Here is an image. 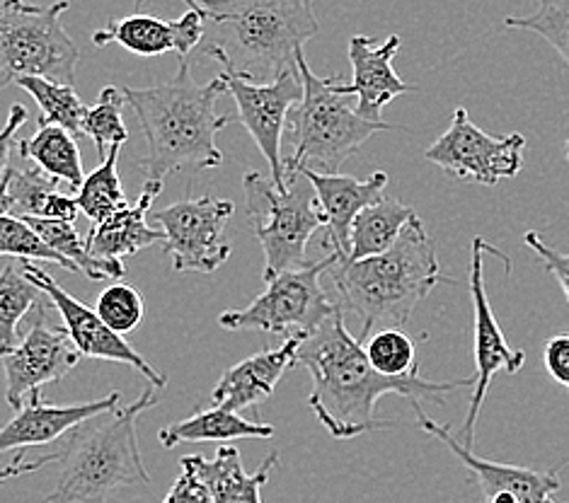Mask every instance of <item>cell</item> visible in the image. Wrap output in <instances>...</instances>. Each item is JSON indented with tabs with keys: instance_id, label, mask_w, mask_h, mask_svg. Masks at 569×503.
<instances>
[{
	"instance_id": "3",
	"label": "cell",
	"mask_w": 569,
	"mask_h": 503,
	"mask_svg": "<svg viewBox=\"0 0 569 503\" xmlns=\"http://www.w3.org/2000/svg\"><path fill=\"white\" fill-rule=\"evenodd\" d=\"M204 18L201 57L252 83H272L296 71L320 24L313 0H192Z\"/></svg>"
},
{
	"instance_id": "26",
	"label": "cell",
	"mask_w": 569,
	"mask_h": 503,
	"mask_svg": "<svg viewBox=\"0 0 569 503\" xmlns=\"http://www.w3.org/2000/svg\"><path fill=\"white\" fill-rule=\"evenodd\" d=\"M20 153L51 180L63 182L73 194L86 180L76 135L63 127L39 124L32 139L20 143Z\"/></svg>"
},
{
	"instance_id": "27",
	"label": "cell",
	"mask_w": 569,
	"mask_h": 503,
	"mask_svg": "<svg viewBox=\"0 0 569 503\" xmlns=\"http://www.w3.org/2000/svg\"><path fill=\"white\" fill-rule=\"evenodd\" d=\"M30 225L37 238L53 252L66 256L80 274H86L92 281H107V279H124L127 266L121 260H98L92 256L86 248V240H80L78 230L71 221H53V219H34V215H27L22 219Z\"/></svg>"
},
{
	"instance_id": "36",
	"label": "cell",
	"mask_w": 569,
	"mask_h": 503,
	"mask_svg": "<svg viewBox=\"0 0 569 503\" xmlns=\"http://www.w3.org/2000/svg\"><path fill=\"white\" fill-rule=\"evenodd\" d=\"M94 312L102 318L107 328L124 336L137 330L143 322V315H146L143 295L129 283H114L100 293Z\"/></svg>"
},
{
	"instance_id": "34",
	"label": "cell",
	"mask_w": 569,
	"mask_h": 503,
	"mask_svg": "<svg viewBox=\"0 0 569 503\" xmlns=\"http://www.w3.org/2000/svg\"><path fill=\"white\" fill-rule=\"evenodd\" d=\"M0 256H18V260H37V262H51L59 264L71 274H78V269L61 256L59 252H53L49 244L37 238L34 230L27 225L22 219H16V215H0Z\"/></svg>"
},
{
	"instance_id": "30",
	"label": "cell",
	"mask_w": 569,
	"mask_h": 503,
	"mask_svg": "<svg viewBox=\"0 0 569 503\" xmlns=\"http://www.w3.org/2000/svg\"><path fill=\"white\" fill-rule=\"evenodd\" d=\"M47 298L44 291L22 274L20 262L0 271V356L18 344V324Z\"/></svg>"
},
{
	"instance_id": "1",
	"label": "cell",
	"mask_w": 569,
	"mask_h": 503,
	"mask_svg": "<svg viewBox=\"0 0 569 503\" xmlns=\"http://www.w3.org/2000/svg\"><path fill=\"white\" fill-rule=\"evenodd\" d=\"M296 365L313 378L308 406L337 441L392 426V421L376 419V402L383 394H400L410 402L429 400L446 406L443 392L476 388V378L433 383L419 375L417 369L405 375L378 373L366 356L363 344L349 334L342 308L303 339L296 351Z\"/></svg>"
},
{
	"instance_id": "31",
	"label": "cell",
	"mask_w": 569,
	"mask_h": 503,
	"mask_svg": "<svg viewBox=\"0 0 569 503\" xmlns=\"http://www.w3.org/2000/svg\"><path fill=\"white\" fill-rule=\"evenodd\" d=\"M119 153H121V145H112L100 165L90 174H86L83 184H80V189L76 192L78 209L83 211L92 223L110 219L112 213L129 207V199L124 194V187H121L119 170H117Z\"/></svg>"
},
{
	"instance_id": "16",
	"label": "cell",
	"mask_w": 569,
	"mask_h": 503,
	"mask_svg": "<svg viewBox=\"0 0 569 503\" xmlns=\"http://www.w3.org/2000/svg\"><path fill=\"white\" fill-rule=\"evenodd\" d=\"M419 429L429 436L439 439L449 451L463 462V467L478 480L482 494L490 496L495 492H511L521 503H558L552 496L560 492V474L558 470H531L521 465H509V462H492L472 453L451 431L439 421L425 414L422 402H412Z\"/></svg>"
},
{
	"instance_id": "11",
	"label": "cell",
	"mask_w": 569,
	"mask_h": 503,
	"mask_svg": "<svg viewBox=\"0 0 569 503\" xmlns=\"http://www.w3.org/2000/svg\"><path fill=\"white\" fill-rule=\"evenodd\" d=\"M226 80V92L233 94L238 104V114L233 121L246 127L260 148L269 172H272V184L277 192H287V158L281 155V141L287 133V121L293 107L303 98V80L301 73L289 71L272 83H252L238 73L221 71Z\"/></svg>"
},
{
	"instance_id": "32",
	"label": "cell",
	"mask_w": 569,
	"mask_h": 503,
	"mask_svg": "<svg viewBox=\"0 0 569 503\" xmlns=\"http://www.w3.org/2000/svg\"><path fill=\"white\" fill-rule=\"evenodd\" d=\"M127 104L124 92L114 85H107L100 92V100L94 107H88L83 121V135H90L98 155H107L112 145H124L129 139V129L121 119V107Z\"/></svg>"
},
{
	"instance_id": "8",
	"label": "cell",
	"mask_w": 569,
	"mask_h": 503,
	"mask_svg": "<svg viewBox=\"0 0 569 503\" xmlns=\"http://www.w3.org/2000/svg\"><path fill=\"white\" fill-rule=\"evenodd\" d=\"M69 8L71 0L51 6H30L24 0L0 3V88L24 76L61 85L76 83L80 49L61 20Z\"/></svg>"
},
{
	"instance_id": "18",
	"label": "cell",
	"mask_w": 569,
	"mask_h": 503,
	"mask_svg": "<svg viewBox=\"0 0 569 503\" xmlns=\"http://www.w3.org/2000/svg\"><path fill=\"white\" fill-rule=\"evenodd\" d=\"M121 402V392H110L102 400L80 404H49L42 390L27 394V400L6 426H0V453L24 451L63 439L66 433L83 424L86 419L110 412Z\"/></svg>"
},
{
	"instance_id": "37",
	"label": "cell",
	"mask_w": 569,
	"mask_h": 503,
	"mask_svg": "<svg viewBox=\"0 0 569 503\" xmlns=\"http://www.w3.org/2000/svg\"><path fill=\"white\" fill-rule=\"evenodd\" d=\"M523 242L540 256V262H543V266L550 271V274L558 279L560 289H562L567 303H569V252L552 250L550 244L540 240L536 230H528V233L523 235Z\"/></svg>"
},
{
	"instance_id": "44",
	"label": "cell",
	"mask_w": 569,
	"mask_h": 503,
	"mask_svg": "<svg viewBox=\"0 0 569 503\" xmlns=\"http://www.w3.org/2000/svg\"><path fill=\"white\" fill-rule=\"evenodd\" d=\"M567 158H569V141H567Z\"/></svg>"
},
{
	"instance_id": "24",
	"label": "cell",
	"mask_w": 569,
	"mask_h": 503,
	"mask_svg": "<svg viewBox=\"0 0 569 503\" xmlns=\"http://www.w3.org/2000/svg\"><path fill=\"white\" fill-rule=\"evenodd\" d=\"M274 426L264 421H250L238 412L211 406L197 412L178 424H170L158 433L162 447H174L180 443H233L240 439H272Z\"/></svg>"
},
{
	"instance_id": "9",
	"label": "cell",
	"mask_w": 569,
	"mask_h": 503,
	"mask_svg": "<svg viewBox=\"0 0 569 503\" xmlns=\"http://www.w3.org/2000/svg\"><path fill=\"white\" fill-rule=\"evenodd\" d=\"M340 260L330 252L320 262H310L303 269L283 271L267 281V291L257 295L248 308L226 310L219 324L228 332H272L283 336H310L322 322H328L340 303H335L322 291V274Z\"/></svg>"
},
{
	"instance_id": "40",
	"label": "cell",
	"mask_w": 569,
	"mask_h": 503,
	"mask_svg": "<svg viewBox=\"0 0 569 503\" xmlns=\"http://www.w3.org/2000/svg\"><path fill=\"white\" fill-rule=\"evenodd\" d=\"M543 363L548 373L569 390V334L552 336L543 351Z\"/></svg>"
},
{
	"instance_id": "7",
	"label": "cell",
	"mask_w": 569,
	"mask_h": 503,
	"mask_svg": "<svg viewBox=\"0 0 569 503\" xmlns=\"http://www.w3.org/2000/svg\"><path fill=\"white\" fill-rule=\"evenodd\" d=\"M287 192H277L272 180L260 172H246L242 177L252 233L264 252V283L283 271L308 266V240L325 228L316 189L306 177L287 170Z\"/></svg>"
},
{
	"instance_id": "39",
	"label": "cell",
	"mask_w": 569,
	"mask_h": 503,
	"mask_svg": "<svg viewBox=\"0 0 569 503\" xmlns=\"http://www.w3.org/2000/svg\"><path fill=\"white\" fill-rule=\"evenodd\" d=\"M162 503H211V496L204 482L197 477V472L189 465H182V474L174 480Z\"/></svg>"
},
{
	"instance_id": "38",
	"label": "cell",
	"mask_w": 569,
	"mask_h": 503,
	"mask_svg": "<svg viewBox=\"0 0 569 503\" xmlns=\"http://www.w3.org/2000/svg\"><path fill=\"white\" fill-rule=\"evenodd\" d=\"M27 121H30V112L24 110V104L20 102L12 104L6 127L0 129V180H3L6 170L10 168L12 155L20 153V143H22L20 127H24Z\"/></svg>"
},
{
	"instance_id": "15",
	"label": "cell",
	"mask_w": 569,
	"mask_h": 503,
	"mask_svg": "<svg viewBox=\"0 0 569 503\" xmlns=\"http://www.w3.org/2000/svg\"><path fill=\"white\" fill-rule=\"evenodd\" d=\"M20 269L39 291H44L49 295L51 305L59 310V315L63 318V328L69 332L80 356L124 363L129 369L139 371L153 388L168 385V375H162L158 369H153V365L148 363L124 336L107 328L98 312L90 310L86 303L76 301L69 291H63V285L53 281L49 271H44L32 260H20Z\"/></svg>"
},
{
	"instance_id": "25",
	"label": "cell",
	"mask_w": 569,
	"mask_h": 503,
	"mask_svg": "<svg viewBox=\"0 0 569 503\" xmlns=\"http://www.w3.org/2000/svg\"><path fill=\"white\" fill-rule=\"evenodd\" d=\"M412 219H417V211L390 197L361 209L351 223L347 260H366L390 250Z\"/></svg>"
},
{
	"instance_id": "33",
	"label": "cell",
	"mask_w": 569,
	"mask_h": 503,
	"mask_svg": "<svg viewBox=\"0 0 569 503\" xmlns=\"http://www.w3.org/2000/svg\"><path fill=\"white\" fill-rule=\"evenodd\" d=\"M511 30L540 34L550 47L558 49L569 66V0H538V10L528 18H507Z\"/></svg>"
},
{
	"instance_id": "13",
	"label": "cell",
	"mask_w": 569,
	"mask_h": 503,
	"mask_svg": "<svg viewBox=\"0 0 569 503\" xmlns=\"http://www.w3.org/2000/svg\"><path fill=\"white\" fill-rule=\"evenodd\" d=\"M47 308H51L49 295L34 308L24 336L0 356V369L6 373V400L16 406V412L27 394L66 378L83 359L66 328L57 330L47 322Z\"/></svg>"
},
{
	"instance_id": "22",
	"label": "cell",
	"mask_w": 569,
	"mask_h": 503,
	"mask_svg": "<svg viewBox=\"0 0 569 503\" xmlns=\"http://www.w3.org/2000/svg\"><path fill=\"white\" fill-rule=\"evenodd\" d=\"M162 182L146 180L143 192L137 203L112 213L110 219L92 223L86 238V248L98 260H124L153 244H166V233L148 228L146 213H151L153 201L158 199Z\"/></svg>"
},
{
	"instance_id": "17",
	"label": "cell",
	"mask_w": 569,
	"mask_h": 503,
	"mask_svg": "<svg viewBox=\"0 0 569 503\" xmlns=\"http://www.w3.org/2000/svg\"><path fill=\"white\" fill-rule=\"evenodd\" d=\"M201 39H204V18L197 8H189L174 22L141 16V12L119 20L112 18L102 30L92 32L94 47L117 44L143 59H156L170 51H178L180 61L189 59V53L201 44Z\"/></svg>"
},
{
	"instance_id": "41",
	"label": "cell",
	"mask_w": 569,
	"mask_h": 503,
	"mask_svg": "<svg viewBox=\"0 0 569 503\" xmlns=\"http://www.w3.org/2000/svg\"><path fill=\"white\" fill-rule=\"evenodd\" d=\"M49 462H57V453L44 455V457H39V460H24L22 451H20L16 457H12L10 465L0 467V484H6L8 480L22 477V474H32L37 470H42L44 465H49Z\"/></svg>"
},
{
	"instance_id": "28",
	"label": "cell",
	"mask_w": 569,
	"mask_h": 503,
	"mask_svg": "<svg viewBox=\"0 0 569 503\" xmlns=\"http://www.w3.org/2000/svg\"><path fill=\"white\" fill-rule=\"evenodd\" d=\"M20 158L22 162H10L3 180H0V187H3L10 203V215H16V219H27V215L44 219L49 201L53 194L61 192V182L51 180L49 174L32 165L22 153Z\"/></svg>"
},
{
	"instance_id": "35",
	"label": "cell",
	"mask_w": 569,
	"mask_h": 503,
	"mask_svg": "<svg viewBox=\"0 0 569 503\" xmlns=\"http://www.w3.org/2000/svg\"><path fill=\"white\" fill-rule=\"evenodd\" d=\"M371 365L383 375H405L417 369L415 342L400 328H383L363 344Z\"/></svg>"
},
{
	"instance_id": "23",
	"label": "cell",
	"mask_w": 569,
	"mask_h": 503,
	"mask_svg": "<svg viewBox=\"0 0 569 503\" xmlns=\"http://www.w3.org/2000/svg\"><path fill=\"white\" fill-rule=\"evenodd\" d=\"M279 453L272 451L257 472H246L236 445H221L213 457L184 455L180 465H189L209 489L211 503H262V486L272 477Z\"/></svg>"
},
{
	"instance_id": "2",
	"label": "cell",
	"mask_w": 569,
	"mask_h": 503,
	"mask_svg": "<svg viewBox=\"0 0 569 503\" xmlns=\"http://www.w3.org/2000/svg\"><path fill=\"white\" fill-rule=\"evenodd\" d=\"M127 104L137 112L146 135V158L137 165L148 180L162 182L172 172L213 170L223 162L216 135L233 124L230 114H216L226 92L221 73L199 85L189 73V59L180 61L178 76L148 88H121Z\"/></svg>"
},
{
	"instance_id": "19",
	"label": "cell",
	"mask_w": 569,
	"mask_h": 503,
	"mask_svg": "<svg viewBox=\"0 0 569 503\" xmlns=\"http://www.w3.org/2000/svg\"><path fill=\"white\" fill-rule=\"evenodd\" d=\"M293 172H301L310 187L316 189L318 207L325 213V230H328L322 248L335 252L340 260H347L351 223H355L361 209L386 197L383 192L388 187V174L373 172L369 180H357V177L322 174L308 168H296Z\"/></svg>"
},
{
	"instance_id": "5",
	"label": "cell",
	"mask_w": 569,
	"mask_h": 503,
	"mask_svg": "<svg viewBox=\"0 0 569 503\" xmlns=\"http://www.w3.org/2000/svg\"><path fill=\"white\" fill-rule=\"evenodd\" d=\"M156 388L137 402L94 414L63 436L59 477L47 503H110L119 486H151L137 441V421L156 406Z\"/></svg>"
},
{
	"instance_id": "29",
	"label": "cell",
	"mask_w": 569,
	"mask_h": 503,
	"mask_svg": "<svg viewBox=\"0 0 569 503\" xmlns=\"http://www.w3.org/2000/svg\"><path fill=\"white\" fill-rule=\"evenodd\" d=\"M16 85H20L39 104V110H42L39 124L63 127L73 135H83V121L88 114V107L83 104V100H80V94L76 92L73 85L53 83V80L39 78V76L18 78Z\"/></svg>"
},
{
	"instance_id": "21",
	"label": "cell",
	"mask_w": 569,
	"mask_h": 503,
	"mask_svg": "<svg viewBox=\"0 0 569 503\" xmlns=\"http://www.w3.org/2000/svg\"><path fill=\"white\" fill-rule=\"evenodd\" d=\"M303 336H289L277 349H264L254 356L240 361L221 375L211 392V402L230 412H242L260 406L274 394L281 375L296 365V351Z\"/></svg>"
},
{
	"instance_id": "6",
	"label": "cell",
	"mask_w": 569,
	"mask_h": 503,
	"mask_svg": "<svg viewBox=\"0 0 569 503\" xmlns=\"http://www.w3.org/2000/svg\"><path fill=\"white\" fill-rule=\"evenodd\" d=\"M298 73L303 80V98L287 121L293 139V155L287 170L308 168L322 174H340V168L378 131H390L386 121H369L351 107L349 94L340 90V76L318 78L298 53Z\"/></svg>"
},
{
	"instance_id": "10",
	"label": "cell",
	"mask_w": 569,
	"mask_h": 503,
	"mask_svg": "<svg viewBox=\"0 0 569 503\" xmlns=\"http://www.w3.org/2000/svg\"><path fill=\"white\" fill-rule=\"evenodd\" d=\"M523 151V133H487L472 124L463 107H458L451 127L427 148L425 158L458 182L497 184L521 172Z\"/></svg>"
},
{
	"instance_id": "43",
	"label": "cell",
	"mask_w": 569,
	"mask_h": 503,
	"mask_svg": "<svg viewBox=\"0 0 569 503\" xmlns=\"http://www.w3.org/2000/svg\"><path fill=\"white\" fill-rule=\"evenodd\" d=\"M143 3H146V0H139V8H141V6H143ZM184 3H187V6H189V3H192V0H184Z\"/></svg>"
},
{
	"instance_id": "4",
	"label": "cell",
	"mask_w": 569,
	"mask_h": 503,
	"mask_svg": "<svg viewBox=\"0 0 569 503\" xmlns=\"http://www.w3.org/2000/svg\"><path fill=\"white\" fill-rule=\"evenodd\" d=\"M328 276L340 295L337 303L361 322V344L378 328H402L439 283H456L441 274L437 250L419 215L405 225L390 250L355 262L337 260Z\"/></svg>"
},
{
	"instance_id": "20",
	"label": "cell",
	"mask_w": 569,
	"mask_h": 503,
	"mask_svg": "<svg viewBox=\"0 0 569 503\" xmlns=\"http://www.w3.org/2000/svg\"><path fill=\"white\" fill-rule=\"evenodd\" d=\"M400 49V37L390 34L383 44H373L371 37L357 34L349 39V61H351V83H340L345 94H355L359 117L369 121H383V107L400 94H408L415 88L392 68V59Z\"/></svg>"
},
{
	"instance_id": "14",
	"label": "cell",
	"mask_w": 569,
	"mask_h": 503,
	"mask_svg": "<svg viewBox=\"0 0 569 503\" xmlns=\"http://www.w3.org/2000/svg\"><path fill=\"white\" fill-rule=\"evenodd\" d=\"M492 252L490 244L482 238L472 240L470 248V298H472V312H476V388H472V400L468 406V416L463 421V429H460V443L466 447L476 445V424L480 410L487 398V390H490L492 378L505 371L509 375L519 373L523 369L526 353L513 349L505 332H501L499 322L492 312L490 298H487L485 289V254Z\"/></svg>"
},
{
	"instance_id": "12",
	"label": "cell",
	"mask_w": 569,
	"mask_h": 503,
	"mask_svg": "<svg viewBox=\"0 0 569 503\" xmlns=\"http://www.w3.org/2000/svg\"><path fill=\"white\" fill-rule=\"evenodd\" d=\"M236 207L228 199L199 197L172 203L156 211V221L166 233V252L172 256L174 271L213 274L230 256V244L223 240L226 223Z\"/></svg>"
},
{
	"instance_id": "42",
	"label": "cell",
	"mask_w": 569,
	"mask_h": 503,
	"mask_svg": "<svg viewBox=\"0 0 569 503\" xmlns=\"http://www.w3.org/2000/svg\"><path fill=\"white\" fill-rule=\"evenodd\" d=\"M485 503H521L511 492H495L490 496H485Z\"/></svg>"
}]
</instances>
